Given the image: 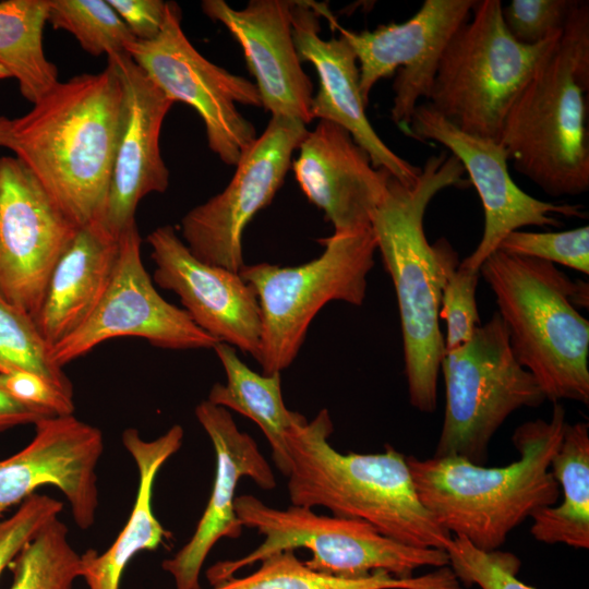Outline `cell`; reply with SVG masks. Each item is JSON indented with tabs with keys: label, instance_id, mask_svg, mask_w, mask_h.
I'll use <instances>...</instances> for the list:
<instances>
[{
	"label": "cell",
	"instance_id": "2",
	"mask_svg": "<svg viewBox=\"0 0 589 589\" xmlns=\"http://www.w3.org/2000/svg\"><path fill=\"white\" fill-rule=\"evenodd\" d=\"M555 402L550 420L520 424L512 441L519 459L484 467L462 457H407L418 496L452 536L483 551L500 549L509 532L539 509L553 506L560 486L551 471L566 425Z\"/></svg>",
	"mask_w": 589,
	"mask_h": 589
},
{
	"label": "cell",
	"instance_id": "30",
	"mask_svg": "<svg viewBox=\"0 0 589 589\" xmlns=\"http://www.w3.org/2000/svg\"><path fill=\"white\" fill-rule=\"evenodd\" d=\"M9 589H73L81 577V554L59 517L49 521L10 563Z\"/></svg>",
	"mask_w": 589,
	"mask_h": 589
},
{
	"label": "cell",
	"instance_id": "32",
	"mask_svg": "<svg viewBox=\"0 0 589 589\" xmlns=\"http://www.w3.org/2000/svg\"><path fill=\"white\" fill-rule=\"evenodd\" d=\"M47 23L95 57L125 52L135 39L108 0H48Z\"/></svg>",
	"mask_w": 589,
	"mask_h": 589
},
{
	"label": "cell",
	"instance_id": "8",
	"mask_svg": "<svg viewBox=\"0 0 589 589\" xmlns=\"http://www.w3.org/2000/svg\"><path fill=\"white\" fill-rule=\"evenodd\" d=\"M235 508L243 527L255 529L264 541L242 557L211 566L206 577L212 586L271 554L296 549L312 553L304 562L312 569L346 578L365 577L380 570L409 578L422 567L448 565L445 550L397 542L359 519L320 515L305 506L275 508L249 494L237 496Z\"/></svg>",
	"mask_w": 589,
	"mask_h": 589
},
{
	"label": "cell",
	"instance_id": "40",
	"mask_svg": "<svg viewBox=\"0 0 589 589\" xmlns=\"http://www.w3.org/2000/svg\"><path fill=\"white\" fill-rule=\"evenodd\" d=\"M48 418L44 412L15 400L4 388L0 374V432Z\"/></svg>",
	"mask_w": 589,
	"mask_h": 589
},
{
	"label": "cell",
	"instance_id": "36",
	"mask_svg": "<svg viewBox=\"0 0 589 589\" xmlns=\"http://www.w3.org/2000/svg\"><path fill=\"white\" fill-rule=\"evenodd\" d=\"M577 0H512L502 8L508 33L532 46L560 35Z\"/></svg>",
	"mask_w": 589,
	"mask_h": 589
},
{
	"label": "cell",
	"instance_id": "38",
	"mask_svg": "<svg viewBox=\"0 0 589 589\" xmlns=\"http://www.w3.org/2000/svg\"><path fill=\"white\" fill-rule=\"evenodd\" d=\"M1 375L4 388L19 402L48 417L74 413L73 395L61 390L45 377L25 371Z\"/></svg>",
	"mask_w": 589,
	"mask_h": 589
},
{
	"label": "cell",
	"instance_id": "39",
	"mask_svg": "<svg viewBox=\"0 0 589 589\" xmlns=\"http://www.w3.org/2000/svg\"><path fill=\"white\" fill-rule=\"evenodd\" d=\"M136 40L153 39L159 33L167 2L163 0H108Z\"/></svg>",
	"mask_w": 589,
	"mask_h": 589
},
{
	"label": "cell",
	"instance_id": "21",
	"mask_svg": "<svg viewBox=\"0 0 589 589\" xmlns=\"http://www.w3.org/2000/svg\"><path fill=\"white\" fill-rule=\"evenodd\" d=\"M294 1L251 0L237 10L224 0H204L202 10L221 23L242 48L262 107L271 117L311 122L313 85L292 35Z\"/></svg>",
	"mask_w": 589,
	"mask_h": 589
},
{
	"label": "cell",
	"instance_id": "20",
	"mask_svg": "<svg viewBox=\"0 0 589 589\" xmlns=\"http://www.w3.org/2000/svg\"><path fill=\"white\" fill-rule=\"evenodd\" d=\"M195 416L215 452V478L211 496L189 541L161 568L171 575L176 589H201L203 564L221 539H238L243 525L235 508L236 490L243 477L261 489L276 486L275 474L255 440L238 429L231 413L207 399L195 408Z\"/></svg>",
	"mask_w": 589,
	"mask_h": 589
},
{
	"label": "cell",
	"instance_id": "28",
	"mask_svg": "<svg viewBox=\"0 0 589 589\" xmlns=\"http://www.w3.org/2000/svg\"><path fill=\"white\" fill-rule=\"evenodd\" d=\"M259 563L253 573L233 576L211 589H466L448 565L409 578L383 570L346 578L312 569L291 550L271 554Z\"/></svg>",
	"mask_w": 589,
	"mask_h": 589
},
{
	"label": "cell",
	"instance_id": "26",
	"mask_svg": "<svg viewBox=\"0 0 589 589\" xmlns=\"http://www.w3.org/2000/svg\"><path fill=\"white\" fill-rule=\"evenodd\" d=\"M225 370L226 384L215 383L207 400L252 420L272 447L273 459L284 476L290 470L288 433L306 418L289 410L281 394L280 373L260 374L251 370L232 346L218 342L213 348Z\"/></svg>",
	"mask_w": 589,
	"mask_h": 589
},
{
	"label": "cell",
	"instance_id": "29",
	"mask_svg": "<svg viewBox=\"0 0 589 589\" xmlns=\"http://www.w3.org/2000/svg\"><path fill=\"white\" fill-rule=\"evenodd\" d=\"M48 0L0 1V65L17 81L32 105L58 82V68L45 55Z\"/></svg>",
	"mask_w": 589,
	"mask_h": 589
},
{
	"label": "cell",
	"instance_id": "7",
	"mask_svg": "<svg viewBox=\"0 0 589 589\" xmlns=\"http://www.w3.org/2000/svg\"><path fill=\"white\" fill-rule=\"evenodd\" d=\"M502 8L500 0H476L471 19L442 53L426 100L461 131L497 141L512 104L562 34L520 44L508 33Z\"/></svg>",
	"mask_w": 589,
	"mask_h": 589
},
{
	"label": "cell",
	"instance_id": "6",
	"mask_svg": "<svg viewBox=\"0 0 589 589\" xmlns=\"http://www.w3.org/2000/svg\"><path fill=\"white\" fill-rule=\"evenodd\" d=\"M480 275L491 288L515 359L545 399L589 402L588 284L573 281L554 264L493 252Z\"/></svg>",
	"mask_w": 589,
	"mask_h": 589
},
{
	"label": "cell",
	"instance_id": "11",
	"mask_svg": "<svg viewBox=\"0 0 589 589\" xmlns=\"http://www.w3.org/2000/svg\"><path fill=\"white\" fill-rule=\"evenodd\" d=\"M125 53L173 104L184 103L197 112L211 151L226 165L236 166L257 137L237 105L262 107L259 91L248 79L211 62L192 45L181 26L180 7L167 1L157 36L132 40Z\"/></svg>",
	"mask_w": 589,
	"mask_h": 589
},
{
	"label": "cell",
	"instance_id": "41",
	"mask_svg": "<svg viewBox=\"0 0 589 589\" xmlns=\"http://www.w3.org/2000/svg\"><path fill=\"white\" fill-rule=\"evenodd\" d=\"M11 119L0 117V146L7 147Z\"/></svg>",
	"mask_w": 589,
	"mask_h": 589
},
{
	"label": "cell",
	"instance_id": "22",
	"mask_svg": "<svg viewBox=\"0 0 589 589\" xmlns=\"http://www.w3.org/2000/svg\"><path fill=\"white\" fill-rule=\"evenodd\" d=\"M298 148L292 163L296 180L306 199L323 211L334 232L370 229L393 176L373 167L351 134L326 120L308 131Z\"/></svg>",
	"mask_w": 589,
	"mask_h": 589
},
{
	"label": "cell",
	"instance_id": "25",
	"mask_svg": "<svg viewBox=\"0 0 589 589\" xmlns=\"http://www.w3.org/2000/svg\"><path fill=\"white\" fill-rule=\"evenodd\" d=\"M183 436V429L178 424L152 441L142 438L133 428L123 432L122 444L139 472L136 498L115 542L103 553L89 549L81 554V577L88 589H119L129 562L142 551L156 550L170 538L154 514L153 490L159 469L181 448Z\"/></svg>",
	"mask_w": 589,
	"mask_h": 589
},
{
	"label": "cell",
	"instance_id": "34",
	"mask_svg": "<svg viewBox=\"0 0 589 589\" xmlns=\"http://www.w3.org/2000/svg\"><path fill=\"white\" fill-rule=\"evenodd\" d=\"M448 566L464 587L477 585L481 589H534L517 577L520 560L500 549L483 551L464 537L453 536L445 550Z\"/></svg>",
	"mask_w": 589,
	"mask_h": 589
},
{
	"label": "cell",
	"instance_id": "13",
	"mask_svg": "<svg viewBox=\"0 0 589 589\" xmlns=\"http://www.w3.org/2000/svg\"><path fill=\"white\" fill-rule=\"evenodd\" d=\"M476 0H424L407 21L356 32L327 20L356 53L360 92L368 105L374 85L396 70L392 121L406 134L420 99H429L442 53L456 31L466 23Z\"/></svg>",
	"mask_w": 589,
	"mask_h": 589
},
{
	"label": "cell",
	"instance_id": "12",
	"mask_svg": "<svg viewBox=\"0 0 589 589\" xmlns=\"http://www.w3.org/2000/svg\"><path fill=\"white\" fill-rule=\"evenodd\" d=\"M308 133L296 119L272 117L236 164L227 187L181 219V239L202 262L239 273L245 265L242 237L252 218L268 206L290 169L294 149Z\"/></svg>",
	"mask_w": 589,
	"mask_h": 589
},
{
	"label": "cell",
	"instance_id": "16",
	"mask_svg": "<svg viewBox=\"0 0 589 589\" xmlns=\"http://www.w3.org/2000/svg\"><path fill=\"white\" fill-rule=\"evenodd\" d=\"M408 136L445 146L460 161L479 194L484 211L483 235L476 250L460 262L464 266L480 271L503 239L524 227H561L556 215L587 217L581 205L545 202L522 191L510 177L507 153L497 140L461 131L428 101L416 107Z\"/></svg>",
	"mask_w": 589,
	"mask_h": 589
},
{
	"label": "cell",
	"instance_id": "1",
	"mask_svg": "<svg viewBox=\"0 0 589 589\" xmlns=\"http://www.w3.org/2000/svg\"><path fill=\"white\" fill-rule=\"evenodd\" d=\"M122 110L112 65L58 82L32 109L11 119L15 154L77 226L104 216Z\"/></svg>",
	"mask_w": 589,
	"mask_h": 589
},
{
	"label": "cell",
	"instance_id": "4",
	"mask_svg": "<svg viewBox=\"0 0 589 589\" xmlns=\"http://www.w3.org/2000/svg\"><path fill=\"white\" fill-rule=\"evenodd\" d=\"M332 433L327 409L288 433L291 504L365 521L407 545L446 550L453 536L421 503L407 456L390 445L383 453L342 454L330 445Z\"/></svg>",
	"mask_w": 589,
	"mask_h": 589
},
{
	"label": "cell",
	"instance_id": "19",
	"mask_svg": "<svg viewBox=\"0 0 589 589\" xmlns=\"http://www.w3.org/2000/svg\"><path fill=\"white\" fill-rule=\"evenodd\" d=\"M122 87V110L115 158L101 224L116 238L136 225L140 201L163 193L169 170L159 137L173 103L125 52L107 57Z\"/></svg>",
	"mask_w": 589,
	"mask_h": 589
},
{
	"label": "cell",
	"instance_id": "33",
	"mask_svg": "<svg viewBox=\"0 0 589 589\" xmlns=\"http://www.w3.org/2000/svg\"><path fill=\"white\" fill-rule=\"evenodd\" d=\"M442 276L440 316L446 322L445 352L466 344L481 325L476 300L480 271L464 266L445 238L433 243Z\"/></svg>",
	"mask_w": 589,
	"mask_h": 589
},
{
	"label": "cell",
	"instance_id": "18",
	"mask_svg": "<svg viewBox=\"0 0 589 589\" xmlns=\"http://www.w3.org/2000/svg\"><path fill=\"white\" fill-rule=\"evenodd\" d=\"M33 440L0 460V518L41 486L67 497L74 522L88 529L96 519V468L104 452L101 431L74 414L48 417L35 424Z\"/></svg>",
	"mask_w": 589,
	"mask_h": 589
},
{
	"label": "cell",
	"instance_id": "37",
	"mask_svg": "<svg viewBox=\"0 0 589 589\" xmlns=\"http://www.w3.org/2000/svg\"><path fill=\"white\" fill-rule=\"evenodd\" d=\"M63 503L35 493L7 518H0V577L23 546L49 521L59 517Z\"/></svg>",
	"mask_w": 589,
	"mask_h": 589
},
{
	"label": "cell",
	"instance_id": "9",
	"mask_svg": "<svg viewBox=\"0 0 589 589\" xmlns=\"http://www.w3.org/2000/svg\"><path fill=\"white\" fill-rule=\"evenodd\" d=\"M323 253L299 266L244 265L239 274L254 289L262 315L257 362L264 374L280 373L296 359L308 328L330 301L361 305L376 243L372 229L320 239Z\"/></svg>",
	"mask_w": 589,
	"mask_h": 589
},
{
	"label": "cell",
	"instance_id": "3",
	"mask_svg": "<svg viewBox=\"0 0 589 589\" xmlns=\"http://www.w3.org/2000/svg\"><path fill=\"white\" fill-rule=\"evenodd\" d=\"M465 169L453 155L430 156L412 185L392 177L371 218V229L395 288L402 335L409 401L433 412L437 380L445 354L440 328L442 276L423 218L433 197L444 189L465 187Z\"/></svg>",
	"mask_w": 589,
	"mask_h": 589
},
{
	"label": "cell",
	"instance_id": "10",
	"mask_svg": "<svg viewBox=\"0 0 589 589\" xmlns=\"http://www.w3.org/2000/svg\"><path fill=\"white\" fill-rule=\"evenodd\" d=\"M441 370L446 405L433 457H462L484 466L490 442L510 413L545 400L534 377L515 359L497 312L470 340L445 352Z\"/></svg>",
	"mask_w": 589,
	"mask_h": 589
},
{
	"label": "cell",
	"instance_id": "31",
	"mask_svg": "<svg viewBox=\"0 0 589 589\" xmlns=\"http://www.w3.org/2000/svg\"><path fill=\"white\" fill-rule=\"evenodd\" d=\"M19 371L36 373L73 395L71 381L52 362L35 320L0 296V374Z\"/></svg>",
	"mask_w": 589,
	"mask_h": 589
},
{
	"label": "cell",
	"instance_id": "42",
	"mask_svg": "<svg viewBox=\"0 0 589 589\" xmlns=\"http://www.w3.org/2000/svg\"><path fill=\"white\" fill-rule=\"evenodd\" d=\"M8 77H11L9 72L2 65H0V80Z\"/></svg>",
	"mask_w": 589,
	"mask_h": 589
},
{
	"label": "cell",
	"instance_id": "24",
	"mask_svg": "<svg viewBox=\"0 0 589 589\" xmlns=\"http://www.w3.org/2000/svg\"><path fill=\"white\" fill-rule=\"evenodd\" d=\"M118 250L119 239L100 221L76 230L50 274L35 317L50 349L92 315L111 279Z\"/></svg>",
	"mask_w": 589,
	"mask_h": 589
},
{
	"label": "cell",
	"instance_id": "14",
	"mask_svg": "<svg viewBox=\"0 0 589 589\" xmlns=\"http://www.w3.org/2000/svg\"><path fill=\"white\" fill-rule=\"evenodd\" d=\"M141 242L136 225L119 237L116 265L101 300L77 330L50 349L55 364L62 368L118 337H139L171 350L213 349L218 344L183 309L158 293L143 265Z\"/></svg>",
	"mask_w": 589,
	"mask_h": 589
},
{
	"label": "cell",
	"instance_id": "15",
	"mask_svg": "<svg viewBox=\"0 0 589 589\" xmlns=\"http://www.w3.org/2000/svg\"><path fill=\"white\" fill-rule=\"evenodd\" d=\"M77 227L15 156L0 157V296L34 320Z\"/></svg>",
	"mask_w": 589,
	"mask_h": 589
},
{
	"label": "cell",
	"instance_id": "5",
	"mask_svg": "<svg viewBox=\"0 0 589 589\" xmlns=\"http://www.w3.org/2000/svg\"><path fill=\"white\" fill-rule=\"evenodd\" d=\"M589 2L576 1L561 37L512 104L498 142L514 169L548 195L589 190Z\"/></svg>",
	"mask_w": 589,
	"mask_h": 589
},
{
	"label": "cell",
	"instance_id": "17",
	"mask_svg": "<svg viewBox=\"0 0 589 589\" xmlns=\"http://www.w3.org/2000/svg\"><path fill=\"white\" fill-rule=\"evenodd\" d=\"M146 242L155 264L153 280L179 297L202 330L257 360L261 309L254 289L241 275L196 259L171 225L153 230Z\"/></svg>",
	"mask_w": 589,
	"mask_h": 589
},
{
	"label": "cell",
	"instance_id": "27",
	"mask_svg": "<svg viewBox=\"0 0 589 589\" xmlns=\"http://www.w3.org/2000/svg\"><path fill=\"white\" fill-rule=\"evenodd\" d=\"M551 471L563 491L558 506L539 509L531 518L532 537L546 544L589 549V424L566 423Z\"/></svg>",
	"mask_w": 589,
	"mask_h": 589
},
{
	"label": "cell",
	"instance_id": "35",
	"mask_svg": "<svg viewBox=\"0 0 589 589\" xmlns=\"http://www.w3.org/2000/svg\"><path fill=\"white\" fill-rule=\"evenodd\" d=\"M498 250L508 254L560 264L582 274H589V227L556 231L530 232L516 230L508 233Z\"/></svg>",
	"mask_w": 589,
	"mask_h": 589
},
{
	"label": "cell",
	"instance_id": "23",
	"mask_svg": "<svg viewBox=\"0 0 589 589\" xmlns=\"http://www.w3.org/2000/svg\"><path fill=\"white\" fill-rule=\"evenodd\" d=\"M317 3L294 1L292 35L299 58L313 64L318 89L313 95L312 119L326 120L346 129L369 154L373 167L387 170L406 185L416 183L421 167L394 153L370 123L361 92L360 72L354 51L342 37L320 36Z\"/></svg>",
	"mask_w": 589,
	"mask_h": 589
}]
</instances>
